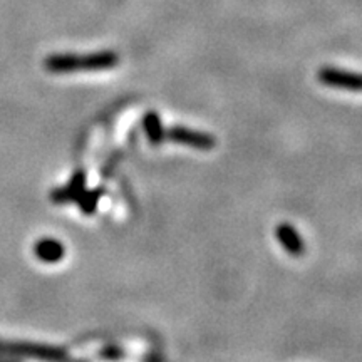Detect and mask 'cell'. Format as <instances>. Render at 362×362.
<instances>
[{"label": "cell", "instance_id": "6da1fadb", "mask_svg": "<svg viewBox=\"0 0 362 362\" xmlns=\"http://www.w3.org/2000/svg\"><path fill=\"white\" fill-rule=\"evenodd\" d=\"M119 62L116 52L104 51L89 56H51L45 59L44 66L49 73H79V71H106L112 69Z\"/></svg>", "mask_w": 362, "mask_h": 362}, {"label": "cell", "instance_id": "7a4b0ae2", "mask_svg": "<svg viewBox=\"0 0 362 362\" xmlns=\"http://www.w3.org/2000/svg\"><path fill=\"white\" fill-rule=\"evenodd\" d=\"M165 136L168 139H171V141L178 143V145L191 146V148L202 151H210L217 146V139L213 136H210L208 133H202V131L190 130V128L184 126L169 128L168 131H165Z\"/></svg>", "mask_w": 362, "mask_h": 362}, {"label": "cell", "instance_id": "3957f363", "mask_svg": "<svg viewBox=\"0 0 362 362\" xmlns=\"http://www.w3.org/2000/svg\"><path fill=\"white\" fill-rule=\"evenodd\" d=\"M319 81L329 88H339L347 90H362V74L349 73V71L335 69V67H324L317 74Z\"/></svg>", "mask_w": 362, "mask_h": 362}, {"label": "cell", "instance_id": "277c9868", "mask_svg": "<svg viewBox=\"0 0 362 362\" xmlns=\"http://www.w3.org/2000/svg\"><path fill=\"white\" fill-rule=\"evenodd\" d=\"M275 235H277L278 241L282 243V247L285 248L292 256H302L305 252V245L302 237L299 235L295 228L289 224H278L275 228Z\"/></svg>", "mask_w": 362, "mask_h": 362}, {"label": "cell", "instance_id": "5b68a950", "mask_svg": "<svg viewBox=\"0 0 362 362\" xmlns=\"http://www.w3.org/2000/svg\"><path fill=\"white\" fill-rule=\"evenodd\" d=\"M86 188V173L82 171H75L73 180L69 181V184L64 188H59V190L52 191L51 200L56 203H69L75 202V200L81 196L82 191Z\"/></svg>", "mask_w": 362, "mask_h": 362}, {"label": "cell", "instance_id": "8992f818", "mask_svg": "<svg viewBox=\"0 0 362 362\" xmlns=\"http://www.w3.org/2000/svg\"><path fill=\"white\" fill-rule=\"evenodd\" d=\"M34 254L40 262L45 263H56L59 260H62L64 254H66V248L56 239H43L36 243L34 247Z\"/></svg>", "mask_w": 362, "mask_h": 362}, {"label": "cell", "instance_id": "52a82bcc", "mask_svg": "<svg viewBox=\"0 0 362 362\" xmlns=\"http://www.w3.org/2000/svg\"><path fill=\"white\" fill-rule=\"evenodd\" d=\"M143 128H145L146 136H148L151 145H160L161 141H165L166 136L161 126V119L156 112H148L143 118Z\"/></svg>", "mask_w": 362, "mask_h": 362}, {"label": "cell", "instance_id": "ba28073f", "mask_svg": "<svg viewBox=\"0 0 362 362\" xmlns=\"http://www.w3.org/2000/svg\"><path fill=\"white\" fill-rule=\"evenodd\" d=\"M104 190L103 188H97V190H93V191H82L81 196H79L75 202L79 203V208L82 210V213L86 215H90L94 213L97 208V202H99V198L103 196Z\"/></svg>", "mask_w": 362, "mask_h": 362}]
</instances>
